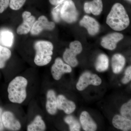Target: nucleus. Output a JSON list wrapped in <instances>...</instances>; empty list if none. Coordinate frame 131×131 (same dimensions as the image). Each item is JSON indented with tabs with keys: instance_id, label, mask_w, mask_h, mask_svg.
<instances>
[{
	"instance_id": "nucleus-1",
	"label": "nucleus",
	"mask_w": 131,
	"mask_h": 131,
	"mask_svg": "<svg viewBox=\"0 0 131 131\" xmlns=\"http://www.w3.org/2000/svg\"><path fill=\"white\" fill-rule=\"evenodd\" d=\"M106 23L115 31H122L128 27L130 20L122 4L117 3L113 6L107 17Z\"/></svg>"
},
{
	"instance_id": "nucleus-2",
	"label": "nucleus",
	"mask_w": 131,
	"mask_h": 131,
	"mask_svg": "<svg viewBox=\"0 0 131 131\" xmlns=\"http://www.w3.org/2000/svg\"><path fill=\"white\" fill-rule=\"evenodd\" d=\"M27 84V80L23 77H17L12 80L7 89L9 100L13 103H22L26 98Z\"/></svg>"
},
{
	"instance_id": "nucleus-3",
	"label": "nucleus",
	"mask_w": 131,
	"mask_h": 131,
	"mask_svg": "<svg viewBox=\"0 0 131 131\" xmlns=\"http://www.w3.org/2000/svg\"><path fill=\"white\" fill-rule=\"evenodd\" d=\"M34 48L36 54L34 61L36 65L44 66L50 62L53 50V45L51 42L46 40H39L35 43Z\"/></svg>"
},
{
	"instance_id": "nucleus-4",
	"label": "nucleus",
	"mask_w": 131,
	"mask_h": 131,
	"mask_svg": "<svg viewBox=\"0 0 131 131\" xmlns=\"http://www.w3.org/2000/svg\"><path fill=\"white\" fill-rule=\"evenodd\" d=\"M82 50L81 42L76 40L70 43L69 48L66 49L63 54L64 60L70 66L75 67L78 64L76 56L80 54Z\"/></svg>"
},
{
	"instance_id": "nucleus-5",
	"label": "nucleus",
	"mask_w": 131,
	"mask_h": 131,
	"mask_svg": "<svg viewBox=\"0 0 131 131\" xmlns=\"http://www.w3.org/2000/svg\"><path fill=\"white\" fill-rule=\"evenodd\" d=\"M78 13L72 0H65L61 11V19L68 23H72L77 20Z\"/></svg>"
},
{
	"instance_id": "nucleus-6",
	"label": "nucleus",
	"mask_w": 131,
	"mask_h": 131,
	"mask_svg": "<svg viewBox=\"0 0 131 131\" xmlns=\"http://www.w3.org/2000/svg\"><path fill=\"white\" fill-rule=\"evenodd\" d=\"M101 83V79L98 75L85 72L80 76L77 83L76 88L79 91H83L90 84L97 86L100 85Z\"/></svg>"
},
{
	"instance_id": "nucleus-7",
	"label": "nucleus",
	"mask_w": 131,
	"mask_h": 131,
	"mask_svg": "<svg viewBox=\"0 0 131 131\" xmlns=\"http://www.w3.org/2000/svg\"><path fill=\"white\" fill-rule=\"evenodd\" d=\"M55 27V24L52 21H49L46 16L42 15L35 21L30 31L31 34L37 35L44 30H52Z\"/></svg>"
},
{
	"instance_id": "nucleus-8",
	"label": "nucleus",
	"mask_w": 131,
	"mask_h": 131,
	"mask_svg": "<svg viewBox=\"0 0 131 131\" xmlns=\"http://www.w3.org/2000/svg\"><path fill=\"white\" fill-rule=\"evenodd\" d=\"M72 69L70 66L64 63L62 59L58 58L55 60V63L51 68V73L54 80H59L62 75L66 73H71Z\"/></svg>"
},
{
	"instance_id": "nucleus-9",
	"label": "nucleus",
	"mask_w": 131,
	"mask_h": 131,
	"mask_svg": "<svg viewBox=\"0 0 131 131\" xmlns=\"http://www.w3.org/2000/svg\"><path fill=\"white\" fill-rule=\"evenodd\" d=\"M23 22L19 26L16 30L17 34L19 35L26 34L30 31L35 21V18L31 15L30 12H24L22 14Z\"/></svg>"
},
{
	"instance_id": "nucleus-10",
	"label": "nucleus",
	"mask_w": 131,
	"mask_h": 131,
	"mask_svg": "<svg viewBox=\"0 0 131 131\" xmlns=\"http://www.w3.org/2000/svg\"><path fill=\"white\" fill-rule=\"evenodd\" d=\"M124 35L118 32L109 34L102 38L101 45L105 49L113 50L116 48L117 43L123 39Z\"/></svg>"
},
{
	"instance_id": "nucleus-11",
	"label": "nucleus",
	"mask_w": 131,
	"mask_h": 131,
	"mask_svg": "<svg viewBox=\"0 0 131 131\" xmlns=\"http://www.w3.org/2000/svg\"><path fill=\"white\" fill-rule=\"evenodd\" d=\"M2 120L3 126L12 131L18 130L21 127L19 122L15 118L14 114L9 111L3 113Z\"/></svg>"
},
{
	"instance_id": "nucleus-12",
	"label": "nucleus",
	"mask_w": 131,
	"mask_h": 131,
	"mask_svg": "<svg viewBox=\"0 0 131 131\" xmlns=\"http://www.w3.org/2000/svg\"><path fill=\"white\" fill-rule=\"evenodd\" d=\"M80 25L84 27L90 35H96L99 32L100 25L96 20L90 16L85 15L80 22Z\"/></svg>"
},
{
	"instance_id": "nucleus-13",
	"label": "nucleus",
	"mask_w": 131,
	"mask_h": 131,
	"mask_svg": "<svg viewBox=\"0 0 131 131\" xmlns=\"http://www.w3.org/2000/svg\"><path fill=\"white\" fill-rule=\"evenodd\" d=\"M57 107L60 110H63L66 114H70L75 111L76 105L72 101L68 100L62 95L57 97Z\"/></svg>"
},
{
	"instance_id": "nucleus-14",
	"label": "nucleus",
	"mask_w": 131,
	"mask_h": 131,
	"mask_svg": "<svg viewBox=\"0 0 131 131\" xmlns=\"http://www.w3.org/2000/svg\"><path fill=\"white\" fill-rule=\"evenodd\" d=\"M80 121L82 127L84 131H95L97 129V125L88 112L83 111L81 113Z\"/></svg>"
},
{
	"instance_id": "nucleus-15",
	"label": "nucleus",
	"mask_w": 131,
	"mask_h": 131,
	"mask_svg": "<svg viewBox=\"0 0 131 131\" xmlns=\"http://www.w3.org/2000/svg\"><path fill=\"white\" fill-rule=\"evenodd\" d=\"M84 11L86 13H92L95 15L100 14L103 10V3L102 0H93L87 2L84 4Z\"/></svg>"
},
{
	"instance_id": "nucleus-16",
	"label": "nucleus",
	"mask_w": 131,
	"mask_h": 131,
	"mask_svg": "<svg viewBox=\"0 0 131 131\" xmlns=\"http://www.w3.org/2000/svg\"><path fill=\"white\" fill-rule=\"evenodd\" d=\"M112 123L115 127L124 131L131 130V119L116 115L113 119Z\"/></svg>"
},
{
	"instance_id": "nucleus-17",
	"label": "nucleus",
	"mask_w": 131,
	"mask_h": 131,
	"mask_svg": "<svg viewBox=\"0 0 131 131\" xmlns=\"http://www.w3.org/2000/svg\"><path fill=\"white\" fill-rule=\"evenodd\" d=\"M46 109L50 114L55 115L57 110V98L55 92L53 90H49L47 94Z\"/></svg>"
},
{
	"instance_id": "nucleus-18",
	"label": "nucleus",
	"mask_w": 131,
	"mask_h": 131,
	"mask_svg": "<svg viewBox=\"0 0 131 131\" xmlns=\"http://www.w3.org/2000/svg\"><path fill=\"white\" fill-rule=\"evenodd\" d=\"M125 62V58L121 54H114L112 60V66L113 73L116 74L120 73L123 70Z\"/></svg>"
},
{
	"instance_id": "nucleus-19",
	"label": "nucleus",
	"mask_w": 131,
	"mask_h": 131,
	"mask_svg": "<svg viewBox=\"0 0 131 131\" xmlns=\"http://www.w3.org/2000/svg\"><path fill=\"white\" fill-rule=\"evenodd\" d=\"M109 66V59L105 54H101L98 56L95 64V69L98 72L105 71Z\"/></svg>"
},
{
	"instance_id": "nucleus-20",
	"label": "nucleus",
	"mask_w": 131,
	"mask_h": 131,
	"mask_svg": "<svg viewBox=\"0 0 131 131\" xmlns=\"http://www.w3.org/2000/svg\"><path fill=\"white\" fill-rule=\"evenodd\" d=\"M46 129L45 122L40 115L36 116L33 122L27 126L28 131H43Z\"/></svg>"
},
{
	"instance_id": "nucleus-21",
	"label": "nucleus",
	"mask_w": 131,
	"mask_h": 131,
	"mask_svg": "<svg viewBox=\"0 0 131 131\" xmlns=\"http://www.w3.org/2000/svg\"><path fill=\"white\" fill-rule=\"evenodd\" d=\"M13 33L8 30H5L0 32V43L6 47H12L13 43Z\"/></svg>"
},
{
	"instance_id": "nucleus-22",
	"label": "nucleus",
	"mask_w": 131,
	"mask_h": 131,
	"mask_svg": "<svg viewBox=\"0 0 131 131\" xmlns=\"http://www.w3.org/2000/svg\"><path fill=\"white\" fill-rule=\"evenodd\" d=\"M12 52L7 47L0 45V69L5 67L6 62L11 57Z\"/></svg>"
},
{
	"instance_id": "nucleus-23",
	"label": "nucleus",
	"mask_w": 131,
	"mask_h": 131,
	"mask_svg": "<svg viewBox=\"0 0 131 131\" xmlns=\"http://www.w3.org/2000/svg\"><path fill=\"white\" fill-rule=\"evenodd\" d=\"M64 121L69 126L71 131H80L81 126L77 119L72 115H68L64 118Z\"/></svg>"
},
{
	"instance_id": "nucleus-24",
	"label": "nucleus",
	"mask_w": 131,
	"mask_h": 131,
	"mask_svg": "<svg viewBox=\"0 0 131 131\" xmlns=\"http://www.w3.org/2000/svg\"><path fill=\"white\" fill-rule=\"evenodd\" d=\"M120 113L122 117L131 119V100L124 104L121 108Z\"/></svg>"
},
{
	"instance_id": "nucleus-25",
	"label": "nucleus",
	"mask_w": 131,
	"mask_h": 131,
	"mask_svg": "<svg viewBox=\"0 0 131 131\" xmlns=\"http://www.w3.org/2000/svg\"><path fill=\"white\" fill-rule=\"evenodd\" d=\"M64 2V1L57 5L52 10L51 13L52 18L56 22H59L61 20V9L63 5Z\"/></svg>"
},
{
	"instance_id": "nucleus-26",
	"label": "nucleus",
	"mask_w": 131,
	"mask_h": 131,
	"mask_svg": "<svg viewBox=\"0 0 131 131\" xmlns=\"http://www.w3.org/2000/svg\"><path fill=\"white\" fill-rule=\"evenodd\" d=\"M27 0H10L9 6L14 10H18L25 5Z\"/></svg>"
},
{
	"instance_id": "nucleus-27",
	"label": "nucleus",
	"mask_w": 131,
	"mask_h": 131,
	"mask_svg": "<svg viewBox=\"0 0 131 131\" xmlns=\"http://www.w3.org/2000/svg\"><path fill=\"white\" fill-rule=\"evenodd\" d=\"M131 80V66H129L125 71V75L122 80L123 84H126L130 81Z\"/></svg>"
},
{
	"instance_id": "nucleus-28",
	"label": "nucleus",
	"mask_w": 131,
	"mask_h": 131,
	"mask_svg": "<svg viewBox=\"0 0 131 131\" xmlns=\"http://www.w3.org/2000/svg\"><path fill=\"white\" fill-rule=\"evenodd\" d=\"M10 0H0V14L2 13L9 6Z\"/></svg>"
},
{
	"instance_id": "nucleus-29",
	"label": "nucleus",
	"mask_w": 131,
	"mask_h": 131,
	"mask_svg": "<svg viewBox=\"0 0 131 131\" xmlns=\"http://www.w3.org/2000/svg\"><path fill=\"white\" fill-rule=\"evenodd\" d=\"M65 1V0H49V1L51 5L57 6Z\"/></svg>"
},
{
	"instance_id": "nucleus-30",
	"label": "nucleus",
	"mask_w": 131,
	"mask_h": 131,
	"mask_svg": "<svg viewBox=\"0 0 131 131\" xmlns=\"http://www.w3.org/2000/svg\"><path fill=\"white\" fill-rule=\"evenodd\" d=\"M2 109L0 108V130H2L3 129V125L2 120Z\"/></svg>"
},
{
	"instance_id": "nucleus-31",
	"label": "nucleus",
	"mask_w": 131,
	"mask_h": 131,
	"mask_svg": "<svg viewBox=\"0 0 131 131\" xmlns=\"http://www.w3.org/2000/svg\"><path fill=\"white\" fill-rule=\"evenodd\" d=\"M128 1H131V0H128Z\"/></svg>"
}]
</instances>
